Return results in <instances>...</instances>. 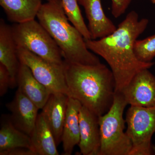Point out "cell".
I'll use <instances>...</instances> for the list:
<instances>
[{
    "label": "cell",
    "mask_w": 155,
    "mask_h": 155,
    "mask_svg": "<svg viewBox=\"0 0 155 155\" xmlns=\"http://www.w3.org/2000/svg\"><path fill=\"white\" fill-rule=\"evenodd\" d=\"M78 2L85 11L92 39L102 38L116 30V25L104 12L101 0H78Z\"/></svg>",
    "instance_id": "obj_12"
},
{
    "label": "cell",
    "mask_w": 155,
    "mask_h": 155,
    "mask_svg": "<svg viewBox=\"0 0 155 155\" xmlns=\"http://www.w3.org/2000/svg\"><path fill=\"white\" fill-rule=\"evenodd\" d=\"M81 106L82 105L79 101L69 97L62 134L63 155L72 154L74 148L79 143V113Z\"/></svg>",
    "instance_id": "obj_15"
},
{
    "label": "cell",
    "mask_w": 155,
    "mask_h": 155,
    "mask_svg": "<svg viewBox=\"0 0 155 155\" xmlns=\"http://www.w3.org/2000/svg\"><path fill=\"white\" fill-rule=\"evenodd\" d=\"M36 17L58 45L64 60L86 65L101 63L99 58L88 49L85 39L79 31L69 23L61 0L43 4Z\"/></svg>",
    "instance_id": "obj_3"
},
{
    "label": "cell",
    "mask_w": 155,
    "mask_h": 155,
    "mask_svg": "<svg viewBox=\"0 0 155 155\" xmlns=\"http://www.w3.org/2000/svg\"><path fill=\"white\" fill-rule=\"evenodd\" d=\"M9 88H13V82L8 70L0 64V96L6 94Z\"/></svg>",
    "instance_id": "obj_21"
},
{
    "label": "cell",
    "mask_w": 155,
    "mask_h": 155,
    "mask_svg": "<svg viewBox=\"0 0 155 155\" xmlns=\"http://www.w3.org/2000/svg\"><path fill=\"white\" fill-rule=\"evenodd\" d=\"M17 54L20 63L27 66L37 80L52 93H60L68 96L63 64L51 63L22 48H17Z\"/></svg>",
    "instance_id": "obj_7"
},
{
    "label": "cell",
    "mask_w": 155,
    "mask_h": 155,
    "mask_svg": "<svg viewBox=\"0 0 155 155\" xmlns=\"http://www.w3.org/2000/svg\"><path fill=\"white\" fill-rule=\"evenodd\" d=\"M61 2L69 22L79 31L85 40L92 39L90 31L84 20L78 0H61Z\"/></svg>",
    "instance_id": "obj_19"
},
{
    "label": "cell",
    "mask_w": 155,
    "mask_h": 155,
    "mask_svg": "<svg viewBox=\"0 0 155 155\" xmlns=\"http://www.w3.org/2000/svg\"><path fill=\"white\" fill-rule=\"evenodd\" d=\"M18 88L38 107L42 109L44 107L52 93L39 82L30 69L20 63L17 77Z\"/></svg>",
    "instance_id": "obj_14"
},
{
    "label": "cell",
    "mask_w": 155,
    "mask_h": 155,
    "mask_svg": "<svg viewBox=\"0 0 155 155\" xmlns=\"http://www.w3.org/2000/svg\"><path fill=\"white\" fill-rule=\"evenodd\" d=\"M151 2L153 3V4H155V0H151Z\"/></svg>",
    "instance_id": "obj_24"
},
{
    "label": "cell",
    "mask_w": 155,
    "mask_h": 155,
    "mask_svg": "<svg viewBox=\"0 0 155 155\" xmlns=\"http://www.w3.org/2000/svg\"><path fill=\"white\" fill-rule=\"evenodd\" d=\"M0 64L10 72L14 88L17 85V74L20 63L11 26L2 19L0 20Z\"/></svg>",
    "instance_id": "obj_13"
},
{
    "label": "cell",
    "mask_w": 155,
    "mask_h": 155,
    "mask_svg": "<svg viewBox=\"0 0 155 155\" xmlns=\"http://www.w3.org/2000/svg\"><path fill=\"white\" fill-rule=\"evenodd\" d=\"M68 96L80 102L97 116L107 113L114 102L116 83L113 72L104 64L86 65L64 60Z\"/></svg>",
    "instance_id": "obj_2"
},
{
    "label": "cell",
    "mask_w": 155,
    "mask_h": 155,
    "mask_svg": "<svg viewBox=\"0 0 155 155\" xmlns=\"http://www.w3.org/2000/svg\"><path fill=\"white\" fill-rule=\"evenodd\" d=\"M11 122L16 128L30 136L35 126L39 109L18 88L14 99L6 104Z\"/></svg>",
    "instance_id": "obj_10"
},
{
    "label": "cell",
    "mask_w": 155,
    "mask_h": 155,
    "mask_svg": "<svg viewBox=\"0 0 155 155\" xmlns=\"http://www.w3.org/2000/svg\"><path fill=\"white\" fill-rule=\"evenodd\" d=\"M120 92H116L109 110L99 116L101 146L99 155H129L132 147L125 129L124 110L127 105Z\"/></svg>",
    "instance_id": "obj_4"
},
{
    "label": "cell",
    "mask_w": 155,
    "mask_h": 155,
    "mask_svg": "<svg viewBox=\"0 0 155 155\" xmlns=\"http://www.w3.org/2000/svg\"><path fill=\"white\" fill-rule=\"evenodd\" d=\"M2 119L0 152L18 147L27 148L33 150L30 136L16 128L10 116H3Z\"/></svg>",
    "instance_id": "obj_18"
},
{
    "label": "cell",
    "mask_w": 155,
    "mask_h": 155,
    "mask_svg": "<svg viewBox=\"0 0 155 155\" xmlns=\"http://www.w3.org/2000/svg\"><path fill=\"white\" fill-rule=\"evenodd\" d=\"M148 23V19H139L137 13L132 11L111 34L98 39L85 40L88 49L102 57L110 66L115 78L116 92H121L139 72L154 64L139 60L134 51L135 41Z\"/></svg>",
    "instance_id": "obj_1"
},
{
    "label": "cell",
    "mask_w": 155,
    "mask_h": 155,
    "mask_svg": "<svg viewBox=\"0 0 155 155\" xmlns=\"http://www.w3.org/2000/svg\"><path fill=\"white\" fill-rule=\"evenodd\" d=\"M17 48H22L53 64L63 65L64 59L50 34L35 19L11 26Z\"/></svg>",
    "instance_id": "obj_5"
},
{
    "label": "cell",
    "mask_w": 155,
    "mask_h": 155,
    "mask_svg": "<svg viewBox=\"0 0 155 155\" xmlns=\"http://www.w3.org/2000/svg\"><path fill=\"white\" fill-rule=\"evenodd\" d=\"M47 1L48 2H49V1H53V0H47Z\"/></svg>",
    "instance_id": "obj_25"
},
{
    "label": "cell",
    "mask_w": 155,
    "mask_h": 155,
    "mask_svg": "<svg viewBox=\"0 0 155 155\" xmlns=\"http://www.w3.org/2000/svg\"><path fill=\"white\" fill-rule=\"evenodd\" d=\"M42 0H0V5L11 22L22 23L35 19Z\"/></svg>",
    "instance_id": "obj_16"
},
{
    "label": "cell",
    "mask_w": 155,
    "mask_h": 155,
    "mask_svg": "<svg viewBox=\"0 0 155 155\" xmlns=\"http://www.w3.org/2000/svg\"><path fill=\"white\" fill-rule=\"evenodd\" d=\"M1 155H37L35 152L29 148L18 147L0 152Z\"/></svg>",
    "instance_id": "obj_23"
},
{
    "label": "cell",
    "mask_w": 155,
    "mask_h": 155,
    "mask_svg": "<svg viewBox=\"0 0 155 155\" xmlns=\"http://www.w3.org/2000/svg\"><path fill=\"white\" fill-rule=\"evenodd\" d=\"M132 0H111V13L116 18L125 14Z\"/></svg>",
    "instance_id": "obj_22"
},
{
    "label": "cell",
    "mask_w": 155,
    "mask_h": 155,
    "mask_svg": "<svg viewBox=\"0 0 155 155\" xmlns=\"http://www.w3.org/2000/svg\"><path fill=\"white\" fill-rule=\"evenodd\" d=\"M80 141L78 146L81 154L99 155L101 135L99 116L84 106L79 113Z\"/></svg>",
    "instance_id": "obj_9"
},
{
    "label": "cell",
    "mask_w": 155,
    "mask_h": 155,
    "mask_svg": "<svg viewBox=\"0 0 155 155\" xmlns=\"http://www.w3.org/2000/svg\"><path fill=\"white\" fill-rule=\"evenodd\" d=\"M136 56L145 63L151 62L155 57V34L142 40H137L134 46Z\"/></svg>",
    "instance_id": "obj_20"
},
{
    "label": "cell",
    "mask_w": 155,
    "mask_h": 155,
    "mask_svg": "<svg viewBox=\"0 0 155 155\" xmlns=\"http://www.w3.org/2000/svg\"><path fill=\"white\" fill-rule=\"evenodd\" d=\"M33 150L37 155H58L57 143L41 113L38 114L30 135Z\"/></svg>",
    "instance_id": "obj_17"
},
{
    "label": "cell",
    "mask_w": 155,
    "mask_h": 155,
    "mask_svg": "<svg viewBox=\"0 0 155 155\" xmlns=\"http://www.w3.org/2000/svg\"><path fill=\"white\" fill-rule=\"evenodd\" d=\"M125 119L126 132L132 143L129 155H155V147L152 143L155 134V106H130Z\"/></svg>",
    "instance_id": "obj_6"
},
{
    "label": "cell",
    "mask_w": 155,
    "mask_h": 155,
    "mask_svg": "<svg viewBox=\"0 0 155 155\" xmlns=\"http://www.w3.org/2000/svg\"><path fill=\"white\" fill-rule=\"evenodd\" d=\"M149 69L134 75L121 92L127 104L139 107L155 106V76Z\"/></svg>",
    "instance_id": "obj_8"
},
{
    "label": "cell",
    "mask_w": 155,
    "mask_h": 155,
    "mask_svg": "<svg viewBox=\"0 0 155 155\" xmlns=\"http://www.w3.org/2000/svg\"><path fill=\"white\" fill-rule=\"evenodd\" d=\"M69 98V97L64 94L52 93L42 109L41 114L52 132L58 146L62 142Z\"/></svg>",
    "instance_id": "obj_11"
}]
</instances>
